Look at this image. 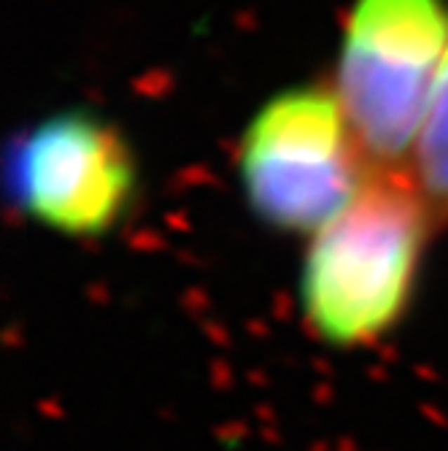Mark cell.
I'll return each instance as SVG.
<instances>
[{
    "label": "cell",
    "instance_id": "1",
    "mask_svg": "<svg viewBox=\"0 0 448 451\" xmlns=\"http://www.w3.org/2000/svg\"><path fill=\"white\" fill-rule=\"evenodd\" d=\"M435 227L411 165L376 168L360 195L310 235L300 278L308 330L338 348L370 346L395 330Z\"/></svg>",
    "mask_w": 448,
    "mask_h": 451
},
{
    "label": "cell",
    "instance_id": "2",
    "mask_svg": "<svg viewBox=\"0 0 448 451\" xmlns=\"http://www.w3.org/2000/svg\"><path fill=\"white\" fill-rule=\"evenodd\" d=\"M373 171L332 84L276 95L249 122L238 146L246 203L278 233H319Z\"/></svg>",
    "mask_w": 448,
    "mask_h": 451
},
{
    "label": "cell",
    "instance_id": "3",
    "mask_svg": "<svg viewBox=\"0 0 448 451\" xmlns=\"http://www.w3.org/2000/svg\"><path fill=\"white\" fill-rule=\"evenodd\" d=\"M446 54V0L351 6L332 87L376 168L411 165Z\"/></svg>",
    "mask_w": 448,
    "mask_h": 451
},
{
    "label": "cell",
    "instance_id": "4",
    "mask_svg": "<svg viewBox=\"0 0 448 451\" xmlns=\"http://www.w3.org/2000/svg\"><path fill=\"white\" fill-rule=\"evenodd\" d=\"M19 209L62 235H105L136 197L138 171L121 133L86 111L49 117L11 162Z\"/></svg>",
    "mask_w": 448,
    "mask_h": 451
},
{
    "label": "cell",
    "instance_id": "5",
    "mask_svg": "<svg viewBox=\"0 0 448 451\" xmlns=\"http://www.w3.org/2000/svg\"><path fill=\"white\" fill-rule=\"evenodd\" d=\"M419 187L424 192L437 225L448 222V54L432 89L430 105L421 122L411 157Z\"/></svg>",
    "mask_w": 448,
    "mask_h": 451
}]
</instances>
